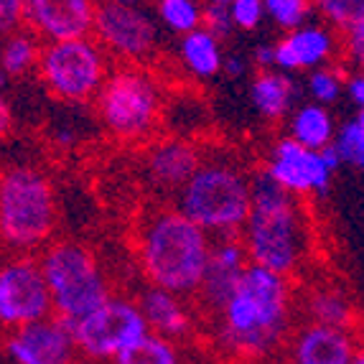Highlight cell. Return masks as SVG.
I'll use <instances>...</instances> for the list:
<instances>
[{"label": "cell", "mask_w": 364, "mask_h": 364, "mask_svg": "<svg viewBox=\"0 0 364 364\" xmlns=\"http://www.w3.org/2000/svg\"><path fill=\"white\" fill-rule=\"evenodd\" d=\"M293 321V280L265 267L247 265L230 301L212 316L214 341L232 362L265 364L286 352Z\"/></svg>", "instance_id": "1"}, {"label": "cell", "mask_w": 364, "mask_h": 364, "mask_svg": "<svg viewBox=\"0 0 364 364\" xmlns=\"http://www.w3.org/2000/svg\"><path fill=\"white\" fill-rule=\"evenodd\" d=\"M214 240L176 207H156L135 227V260L148 286L194 298L212 257Z\"/></svg>", "instance_id": "2"}, {"label": "cell", "mask_w": 364, "mask_h": 364, "mask_svg": "<svg viewBox=\"0 0 364 364\" xmlns=\"http://www.w3.org/2000/svg\"><path fill=\"white\" fill-rule=\"evenodd\" d=\"M250 265L293 278L311 255V227L304 204L265 168L252 173V212L240 235Z\"/></svg>", "instance_id": "3"}, {"label": "cell", "mask_w": 364, "mask_h": 364, "mask_svg": "<svg viewBox=\"0 0 364 364\" xmlns=\"http://www.w3.org/2000/svg\"><path fill=\"white\" fill-rule=\"evenodd\" d=\"M173 201L212 240L240 237L252 212V176L232 158H204Z\"/></svg>", "instance_id": "4"}, {"label": "cell", "mask_w": 364, "mask_h": 364, "mask_svg": "<svg viewBox=\"0 0 364 364\" xmlns=\"http://www.w3.org/2000/svg\"><path fill=\"white\" fill-rule=\"evenodd\" d=\"M56 230V194L36 166L0 171V245L13 255H33L51 245Z\"/></svg>", "instance_id": "5"}, {"label": "cell", "mask_w": 364, "mask_h": 364, "mask_svg": "<svg viewBox=\"0 0 364 364\" xmlns=\"http://www.w3.org/2000/svg\"><path fill=\"white\" fill-rule=\"evenodd\" d=\"M164 107L161 79L135 64L112 69L95 100V112L105 133L122 143L151 138L164 120Z\"/></svg>", "instance_id": "6"}, {"label": "cell", "mask_w": 364, "mask_h": 364, "mask_svg": "<svg viewBox=\"0 0 364 364\" xmlns=\"http://www.w3.org/2000/svg\"><path fill=\"white\" fill-rule=\"evenodd\" d=\"M41 270L54 304V316L69 326L82 321L112 296L100 257L77 240H59L41 250Z\"/></svg>", "instance_id": "7"}, {"label": "cell", "mask_w": 364, "mask_h": 364, "mask_svg": "<svg viewBox=\"0 0 364 364\" xmlns=\"http://www.w3.org/2000/svg\"><path fill=\"white\" fill-rule=\"evenodd\" d=\"M109 72V54L95 36L43 43L36 69L43 90L67 105L95 102Z\"/></svg>", "instance_id": "8"}, {"label": "cell", "mask_w": 364, "mask_h": 364, "mask_svg": "<svg viewBox=\"0 0 364 364\" xmlns=\"http://www.w3.org/2000/svg\"><path fill=\"white\" fill-rule=\"evenodd\" d=\"M72 331L79 357H85L87 362L105 364L115 362L122 352L138 344L151 328L135 298L112 293L97 311L72 323Z\"/></svg>", "instance_id": "9"}, {"label": "cell", "mask_w": 364, "mask_h": 364, "mask_svg": "<svg viewBox=\"0 0 364 364\" xmlns=\"http://www.w3.org/2000/svg\"><path fill=\"white\" fill-rule=\"evenodd\" d=\"M54 316L41 262L33 255L0 260V331H16Z\"/></svg>", "instance_id": "10"}, {"label": "cell", "mask_w": 364, "mask_h": 364, "mask_svg": "<svg viewBox=\"0 0 364 364\" xmlns=\"http://www.w3.org/2000/svg\"><path fill=\"white\" fill-rule=\"evenodd\" d=\"M92 36L100 46L122 64H146L158 54L161 23L146 6H107L100 3Z\"/></svg>", "instance_id": "11"}, {"label": "cell", "mask_w": 364, "mask_h": 364, "mask_svg": "<svg viewBox=\"0 0 364 364\" xmlns=\"http://www.w3.org/2000/svg\"><path fill=\"white\" fill-rule=\"evenodd\" d=\"M262 168L270 173L278 186H283L296 199L304 196H323L331 186L336 171L326 164L323 151H311L283 135L273 143Z\"/></svg>", "instance_id": "12"}, {"label": "cell", "mask_w": 364, "mask_h": 364, "mask_svg": "<svg viewBox=\"0 0 364 364\" xmlns=\"http://www.w3.org/2000/svg\"><path fill=\"white\" fill-rule=\"evenodd\" d=\"M3 354L11 364H77L74 331L59 316L3 334Z\"/></svg>", "instance_id": "13"}, {"label": "cell", "mask_w": 364, "mask_h": 364, "mask_svg": "<svg viewBox=\"0 0 364 364\" xmlns=\"http://www.w3.org/2000/svg\"><path fill=\"white\" fill-rule=\"evenodd\" d=\"M100 0H26V26L43 43L92 36Z\"/></svg>", "instance_id": "14"}, {"label": "cell", "mask_w": 364, "mask_h": 364, "mask_svg": "<svg viewBox=\"0 0 364 364\" xmlns=\"http://www.w3.org/2000/svg\"><path fill=\"white\" fill-rule=\"evenodd\" d=\"M359 328L323 326V323H301L293 328L286 344L288 364H352L362 346Z\"/></svg>", "instance_id": "15"}, {"label": "cell", "mask_w": 364, "mask_h": 364, "mask_svg": "<svg viewBox=\"0 0 364 364\" xmlns=\"http://www.w3.org/2000/svg\"><path fill=\"white\" fill-rule=\"evenodd\" d=\"M204 161V151L186 138L151 143L143 156V176L156 194L176 196Z\"/></svg>", "instance_id": "16"}, {"label": "cell", "mask_w": 364, "mask_h": 364, "mask_svg": "<svg viewBox=\"0 0 364 364\" xmlns=\"http://www.w3.org/2000/svg\"><path fill=\"white\" fill-rule=\"evenodd\" d=\"M341 51L339 31L326 23H306L275 41V69L286 74L328 67Z\"/></svg>", "instance_id": "17"}, {"label": "cell", "mask_w": 364, "mask_h": 364, "mask_svg": "<svg viewBox=\"0 0 364 364\" xmlns=\"http://www.w3.org/2000/svg\"><path fill=\"white\" fill-rule=\"evenodd\" d=\"M250 265L247 252L240 237H227V240H214L212 245V257H209L207 273L201 280V288L196 293V304L204 314L212 318L222 311V306L230 301L235 293L240 275L245 273V267Z\"/></svg>", "instance_id": "18"}, {"label": "cell", "mask_w": 364, "mask_h": 364, "mask_svg": "<svg viewBox=\"0 0 364 364\" xmlns=\"http://www.w3.org/2000/svg\"><path fill=\"white\" fill-rule=\"evenodd\" d=\"M135 301H138L143 318H146L153 334L166 336V339L178 341V344L194 336L196 316L194 309L188 306V298L164 291V288L146 286L138 293Z\"/></svg>", "instance_id": "19"}, {"label": "cell", "mask_w": 364, "mask_h": 364, "mask_svg": "<svg viewBox=\"0 0 364 364\" xmlns=\"http://www.w3.org/2000/svg\"><path fill=\"white\" fill-rule=\"evenodd\" d=\"M301 92L304 87L293 74L267 69V72H257L250 82V102L265 122H280L288 120L298 107Z\"/></svg>", "instance_id": "20"}, {"label": "cell", "mask_w": 364, "mask_h": 364, "mask_svg": "<svg viewBox=\"0 0 364 364\" xmlns=\"http://www.w3.org/2000/svg\"><path fill=\"white\" fill-rule=\"evenodd\" d=\"M225 41L217 38L204 26L186 36H178L176 41V61L181 69L196 82H212L222 74L225 61Z\"/></svg>", "instance_id": "21"}, {"label": "cell", "mask_w": 364, "mask_h": 364, "mask_svg": "<svg viewBox=\"0 0 364 364\" xmlns=\"http://www.w3.org/2000/svg\"><path fill=\"white\" fill-rule=\"evenodd\" d=\"M301 314L306 321L323 326L357 328V306L341 288L328 283H314L301 298Z\"/></svg>", "instance_id": "22"}, {"label": "cell", "mask_w": 364, "mask_h": 364, "mask_svg": "<svg viewBox=\"0 0 364 364\" xmlns=\"http://www.w3.org/2000/svg\"><path fill=\"white\" fill-rule=\"evenodd\" d=\"M286 122H288V138H293L304 148H311V151L328 148L334 143L336 130H339L331 109L318 102H301Z\"/></svg>", "instance_id": "23"}, {"label": "cell", "mask_w": 364, "mask_h": 364, "mask_svg": "<svg viewBox=\"0 0 364 364\" xmlns=\"http://www.w3.org/2000/svg\"><path fill=\"white\" fill-rule=\"evenodd\" d=\"M41 46L36 33H31L28 28H21L11 36L3 38L0 43V69L11 79H23L31 72L38 69V59H41Z\"/></svg>", "instance_id": "24"}, {"label": "cell", "mask_w": 364, "mask_h": 364, "mask_svg": "<svg viewBox=\"0 0 364 364\" xmlns=\"http://www.w3.org/2000/svg\"><path fill=\"white\" fill-rule=\"evenodd\" d=\"M204 0H153L161 28H166L173 36H186L191 31L204 26Z\"/></svg>", "instance_id": "25"}, {"label": "cell", "mask_w": 364, "mask_h": 364, "mask_svg": "<svg viewBox=\"0 0 364 364\" xmlns=\"http://www.w3.org/2000/svg\"><path fill=\"white\" fill-rule=\"evenodd\" d=\"M109 364H186V359H183L178 341H171L166 336L148 331L138 344H133L128 352H122Z\"/></svg>", "instance_id": "26"}, {"label": "cell", "mask_w": 364, "mask_h": 364, "mask_svg": "<svg viewBox=\"0 0 364 364\" xmlns=\"http://www.w3.org/2000/svg\"><path fill=\"white\" fill-rule=\"evenodd\" d=\"M344 85H346V74L339 67H334V64H328V67L314 69V72L306 74L304 90L311 97V102L331 107L344 95Z\"/></svg>", "instance_id": "27"}, {"label": "cell", "mask_w": 364, "mask_h": 364, "mask_svg": "<svg viewBox=\"0 0 364 364\" xmlns=\"http://www.w3.org/2000/svg\"><path fill=\"white\" fill-rule=\"evenodd\" d=\"M262 3H265V21H270L283 33L306 26L311 13L316 11L314 0H262Z\"/></svg>", "instance_id": "28"}, {"label": "cell", "mask_w": 364, "mask_h": 364, "mask_svg": "<svg viewBox=\"0 0 364 364\" xmlns=\"http://www.w3.org/2000/svg\"><path fill=\"white\" fill-rule=\"evenodd\" d=\"M314 8L323 23L339 33L364 21V0H314Z\"/></svg>", "instance_id": "29"}, {"label": "cell", "mask_w": 364, "mask_h": 364, "mask_svg": "<svg viewBox=\"0 0 364 364\" xmlns=\"http://www.w3.org/2000/svg\"><path fill=\"white\" fill-rule=\"evenodd\" d=\"M334 148L341 156V164L364 171V128L357 120H346L344 125H339Z\"/></svg>", "instance_id": "30"}, {"label": "cell", "mask_w": 364, "mask_h": 364, "mask_svg": "<svg viewBox=\"0 0 364 364\" xmlns=\"http://www.w3.org/2000/svg\"><path fill=\"white\" fill-rule=\"evenodd\" d=\"M230 18L235 31H255L265 21V3L262 0H232Z\"/></svg>", "instance_id": "31"}, {"label": "cell", "mask_w": 364, "mask_h": 364, "mask_svg": "<svg viewBox=\"0 0 364 364\" xmlns=\"http://www.w3.org/2000/svg\"><path fill=\"white\" fill-rule=\"evenodd\" d=\"M341 54L349 61V67H354L357 72H364V21L354 23L352 28H346L341 33Z\"/></svg>", "instance_id": "32"}, {"label": "cell", "mask_w": 364, "mask_h": 364, "mask_svg": "<svg viewBox=\"0 0 364 364\" xmlns=\"http://www.w3.org/2000/svg\"><path fill=\"white\" fill-rule=\"evenodd\" d=\"M26 26V0H0V38Z\"/></svg>", "instance_id": "33"}, {"label": "cell", "mask_w": 364, "mask_h": 364, "mask_svg": "<svg viewBox=\"0 0 364 364\" xmlns=\"http://www.w3.org/2000/svg\"><path fill=\"white\" fill-rule=\"evenodd\" d=\"M204 28L212 31L217 38H230L235 33V23L230 18V8H217V6H207L204 11Z\"/></svg>", "instance_id": "34"}, {"label": "cell", "mask_w": 364, "mask_h": 364, "mask_svg": "<svg viewBox=\"0 0 364 364\" xmlns=\"http://www.w3.org/2000/svg\"><path fill=\"white\" fill-rule=\"evenodd\" d=\"M250 69V61L247 56H242L240 51H227L225 54V61H222V74H225L227 79H242L245 74H247Z\"/></svg>", "instance_id": "35"}, {"label": "cell", "mask_w": 364, "mask_h": 364, "mask_svg": "<svg viewBox=\"0 0 364 364\" xmlns=\"http://www.w3.org/2000/svg\"><path fill=\"white\" fill-rule=\"evenodd\" d=\"M344 95L357 109L364 107V72H357V69H354L352 74H346Z\"/></svg>", "instance_id": "36"}, {"label": "cell", "mask_w": 364, "mask_h": 364, "mask_svg": "<svg viewBox=\"0 0 364 364\" xmlns=\"http://www.w3.org/2000/svg\"><path fill=\"white\" fill-rule=\"evenodd\" d=\"M252 64H255L257 72H267V69H275V43H257L252 49Z\"/></svg>", "instance_id": "37"}, {"label": "cell", "mask_w": 364, "mask_h": 364, "mask_svg": "<svg viewBox=\"0 0 364 364\" xmlns=\"http://www.w3.org/2000/svg\"><path fill=\"white\" fill-rule=\"evenodd\" d=\"M11 130H13V109H11V105H8L6 95L0 92V140L6 138Z\"/></svg>", "instance_id": "38"}, {"label": "cell", "mask_w": 364, "mask_h": 364, "mask_svg": "<svg viewBox=\"0 0 364 364\" xmlns=\"http://www.w3.org/2000/svg\"><path fill=\"white\" fill-rule=\"evenodd\" d=\"M107 6H146V0H100Z\"/></svg>", "instance_id": "39"}, {"label": "cell", "mask_w": 364, "mask_h": 364, "mask_svg": "<svg viewBox=\"0 0 364 364\" xmlns=\"http://www.w3.org/2000/svg\"><path fill=\"white\" fill-rule=\"evenodd\" d=\"M11 82H13V79L8 77V74L3 72V69H0V92H3V95H6V90L11 87Z\"/></svg>", "instance_id": "40"}, {"label": "cell", "mask_w": 364, "mask_h": 364, "mask_svg": "<svg viewBox=\"0 0 364 364\" xmlns=\"http://www.w3.org/2000/svg\"><path fill=\"white\" fill-rule=\"evenodd\" d=\"M232 0H204V6H217V8H230Z\"/></svg>", "instance_id": "41"}, {"label": "cell", "mask_w": 364, "mask_h": 364, "mask_svg": "<svg viewBox=\"0 0 364 364\" xmlns=\"http://www.w3.org/2000/svg\"><path fill=\"white\" fill-rule=\"evenodd\" d=\"M352 364H364V341H362V346L357 349V354H354Z\"/></svg>", "instance_id": "42"}, {"label": "cell", "mask_w": 364, "mask_h": 364, "mask_svg": "<svg viewBox=\"0 0 364 364\" xmlns=\"http://www.w3.org/2000/svg\"><path fill=\"white\" fill-rule=\"evenodd\" d=\"M354 120H357L359 125L364 128V107H362V109H357V115H354Z\"/></svg>", "instance_id": "43"}, {"label": "cell", "mask_w": 364, "mask_h": 364, "mask_svg": "<svg viewBox=\"0 0 364 364\" xmlns=\"http://www.w3.org/2000/svg\"><path fill=\"white\" fill-rule=\"evenodd\" d=\"M0 43H3V41H0Z\"/></svg>", "instance_id": "44"}]
</instances>
